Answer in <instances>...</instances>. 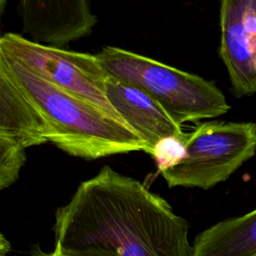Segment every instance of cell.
Segmentation results:
<instances>
[{
	"label": "cell",
	"instance_id": "cell-1",
	"mask_svg": "<svg viewBox=\"0 0 256 256\" xmlns=\"http://www.w3.org/2000/svg\"><path fill=\"white\" fill-rule=\"evenodd\" d=\"M188 223L142 182L103 166L59 207V256H194Z\"/></svg>",
	"mask_w": 256,
	"mask_h": 256
},
{
	"label": "cell",
	"instance_id": "cell-2",
	"mask_svg": "<svg viewBox=\"0 0 256 256\" xmlns=\"http://www.w3.org/2000/svg\"><path fill=\"white\" fill-rule=\"evenodd\" d=\"M0 63L38 113L47 141L60 150L87 160L145 150L130 127L97 106L43 79L10 56L0 53Z\"/></svg>",
	"mask_w": 256,
	"mask_h": 256
},
{
	"label": "cell",
	"instance_id": "cell-3",
	"mask_svg": "<svg viewBox=\"0 0 256 256\" xmlns=\"http://www.w3.org/2000/svg\"><path fill=\"white\" fill-rule=\"evenodd\" d=\"M96 56L108 76L147 93L180 126L230 109L222 91L196 74L119 47L105 46Z\"/></svg>",
	"mask_w": 256,
	"mask_h": 256
},
{
	"label": "cell",
	"instance_id": "cell-4",
	"mask_svg": "<svg viewBox=\"0 0 256 256\" xmlns=\"http://www.w3.org/2000/svg\"><path fill=\"white\" fill-rule=\"evenodd\" d=\"M256 152V123L208 121L187 133L184 157L161 174L169 187L209 189Z\"/></svg>",
	"mask_w": 256,
	"mask_h": 256
},
{
	"label": "cell",
	"instance_id": "cell-5",
	"mask_svg": "<svg viewBox=\"0 0 256 256\" xmlns=\"http://www.w3.org/2000/svg\"><path fill=\"white\" fill-rule=\"evenodd\" d=\"M0 53L14 58L43 79L126 124L107 99V74L96 55L38 43L16 33L1 36Z\"/></svg>",
	"mask_w": 256,
	"mask_h": 256
},
{
	"label": "cell",
	"instance_id": "cell-6",
	"mask_svg": "<svg viewBox=\"0 0 256 256\" xmlns=\"http://www.w3.org/2000/svg\"><path fill=\"white\" fill-rule=\"evenodd\" d=\"M219 55L236 97L256 93V0H220Z\"/></svg>",
	"mask_w": 256,
	"mask_h": 256
},
{
	"label": "cell",
	"instance_id": "cell-7",
	"mask_svg": "<svg viewBox=\"0 0 256 256\" xmlns=\"http://www.w3.org/2000/svg\"><path fill=\"white\" fill-rule=\"evenodd\" d=\"M20 16L33 41L57 47L88 36L97 22L88 0H20Z\"/></svg>",
	"mask_w": 256,
	"mask_h": 256
},
{
	"label": "cell",
	"instance_id": "cell-8",
	"mask_svg": "<svg viewBox=\"0 0 256 256\" xmlns=\"http://www.w3.org/2000/svg\"><path fill=\"white\" fill-rule=\"evenodd\" d=\"M106 96L122 120L142 140L144 152L170 136H182L181 126L144 91L107 75Z\"/></svg>",
	"mask_w": 256,
	"mask_h": 256
},
{
	"label": "cell",
	"instance_id": "cell-9",
	"mask_svg": "<svg viewBox=\"0 0 256 256\" xmlns=\"http://www.w3.org/2000/svg\"><path fill=\"white\" fill-rule=\"evenodd\" d=\"M0 140L24 149L48 142L41 118L1 63Z\"/></svg>",
	"mask_w": 256,
	"mask_h": 256
},
{
	"label": "cell",
	"instance_id": "cell-10",
	"mask_svg": "<svg viewBox=\"0 0 256 256\" xmlns=\"http://www.w3.org/2000/svg\"><path fill=\"white\" fill-rule=\"evenodd\" d=\"M193 250L194 256H256V209L205 229Z\"/></svg>",
	"mask_w": 256,
	"mask_h": 256
},
{
	"label": "cell",
	"instance_id": "cell-11",
	"mask_svg": "<svg viewBox=\"0 0 256 256\" xmlns=\"http://www.w3.org/2000/svg\"><path fill=\"white\" fill-rule=\"evenodd\" d=\"M26 149L0 140V188L11 186L26 161Z\"/></svg>",
	"mask_w": 256,
	"mask_h": 256
},
{
	"label": "cell",
	"instance_id": "cell-12",
	"mask_svg": "<svg viewBox=\"0 0 256 256\" xmlns=\"http://www.w3.org/2000/svg\"><path fill=\"white\" fill-rule=\"evenodd\" d=\"M186 139L187 133L182 136H170L160 140L154 146L150 155L155 160L160 173L176 165L184 157Z\"/></svg>",
	"mask_w": 256,
	"mask_h": 256
},
{
	"label": "cell",
	"instance_id": "cell-13",
	"mask_svg": "<svg viewBox=\"0 0 256 256\" xmlns=\"http://www.w3.org/2000/svg\"><path fill=\"white\" fill-rule=\"evenodd\" d=\"M9 251H10V244L2 234L1 240H0V256H6Z\"/></svg>",
	"mask_w": 256,
	"mask_h": 256
},
{
	"label": "cell",
	"instance_id": "cell-14",
	"mask_svg": "<svg viewBox=\"0 0 256 256\" xmlns=\"http://www.w3.org/2000/svg\"><path fill=\"white\" fill-rule=\"evenodd\" d=\"M33 256H59L57 253H55L54 251L52 252H44L42 250H40L39 248H36L33 252Z\"/></svg>",
	"mask_w": 256,
	"mask_h": 256
},
{
	"label": "cell",
	"instance_id": "cell-15",
	"mask_svg": "<svg viewBox=\"0 0 256 256\" xmlns=\"http://www.w3.org/2000/svg\"><path fill=\"white\" fill-rule=\"evenodd\" d=\"M6 1H7V0H0V7H1V12L3 11V8H4L5 4H6Z\"/></svg>",
	"mask_w": 256,
	"mask_h": 256
}]
</instances>
